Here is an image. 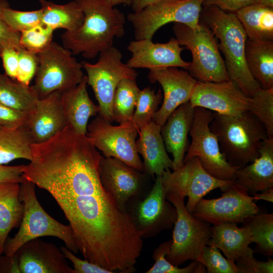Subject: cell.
<instances>
[{"mask_svg": "<svg viewBox=\"0 0 273 273\" xmlns=\"http://www.w3.org/2000/svg\"><path fill=\"white\" fill-rule=\"evenodd\" d=\"M172 30L180 46L189 49L192 61L187 70L199 82H220L230 80L224 59L211 30L200 21L199 26L192 29L174 23Z\"/></svg>", "mask_w": 273, "mask_h": 273, "instance_id": "5", "label": "cell"}, {"mask_svg": "<svg viewBox=\"0 0 273 273\" xmlns=\"http://www.w3.org/2000/svg\"><path fill=\"white\" fill-rule=\"evenodd\" d=\"M24 165L7 166L0 164V183L17 182L20 184L26 179L23 175Z\"/></svg>", "mask_w": 273, "mask_h": 273, "instance_id": "47", "label": "cell"}, {"mask_svg": "<svg viewBox=\"0 0 273 273\" xmlns=\"http://www.w3.org/2000/svg\"><path fill=\"white\" fill-rule=\"evenodd\" d=\"M42 12V24L55 30L63 28L65 31H75L81 26L84 15L81 8L74 0L65 5L38 0Z\"/></svg>", "mask_w": 273, "mask_h": 273, "instance_id": "29", "label": "cell"}, {"mask_svg": "<svg viewBox=\"0 0 273 273\" xmlns=\"http://www.w3.org/2000/svg\"><path fill=\"white\" fill-rule=\"evenodd\" d=\"M165 195L166 200L174 206L177 213L172 243L166 258L177 266L188 260L199 261L204 247L211 239V226L187 210L185 198L173 194Z\"/></svg>", "mask_w": 273, "mask_h": 273, "instance_id": "8", "label": "cell"}, {"mask_svg": "<svg viewBox=\"0 0 273 273\" xmlns=\"http://www.w3.org/2000/svg\"><path fill=\"white\" fill-rule=\"evenodd\" d=\"M140 90L136 79H124L119 83L113 101L114 121L119 124L131 121Z\"/></svg>", "mask_w": 273, "mask_h": 273, "instance_id": "32", "label": "cell"}, {"mask_svg": "<svg viewBox=\"0 0 273 273\" xmlns=\"http://www.w3.org/2000/svg\"><path fill=\"white\" fill-rule=\"evenodd\" d=\"M189 102L194 107H201L219 114L240 115L249 111L250 97L233 81L199 82Z\"/></svg>", "mask_w": 273, "mask_h": 273, "instance_id": "15", "label": "cell"}, {"mask_svg": "<svg viewBox=\"0 0 273 273\" xmlns=\"http://www.w3.org/2000/svg\"><path fill=\"white\" fill-rule=\"evenodd\" d=\"M1 74H0V76H1Z\"/></svg>", "mask_w": 273, "mask_h": 273, "instance_id": "53", "label": "cell"}, {"mask_svg": "<svg viewBox=\"0 0 273 273\" xmlns=\"http://www.w3.org/2000/svg\"><path fill=\"white\" fill-rule=\"evenodd\" d=\"M20 193V183H0V255L9 234L22 220L24 206Z\"/></svg>", "mask_w": 273, "mask_h": 273, "instance_id": "27", "label": "cell"}, {"mask_svg": "<svg viewBox=\"0 0 273 273\" xmlns=\"http://www.w3.org/2000/svg\"><path fill=\"white\" fill-rule=\"evenodd\" d=\"M33 142L26 126L0 128V164L17 159L31 160Z\"/></svg>", "mask_w": 273, "mask_h": 273, "instance_id": "30", "label": "cell"}, {"mask_svg": "<svg viewBox=\"0 0 273 273\" xmlns=\"http://www.w3.org/2000/svg\"><path fill=\"white\" fill-rule=\"evenodd\" d=\"M66 126L61 105V93L59 91L38 100L29 112L26 125L33 144L49 140Z\"/></svg>", "mask_w": 273, "mask_h": 273, "instance_id": "20", "label": "cell"}, {"mask_svg": "<svg viewBox=\"0 0 273 273\" xmlns=\"http://www.w3.org/2000/svg\"><path fill=\"white\" fill-rule=\"evenodd\" d=\"M172 243L169 240L161 243L153 251V259L155 261L152 267L146 273H205L207 270L205 266L197 260L192 262L184 267H179L169 262L166 258Z\"/></svg>", "mask_w": 273, "mask_h": 273, "instance_id": "35", "label": "cell"}, {"mask_svg": "<svg viewBox=\"0 0 273 273\" xmlns=\"http://www.w3.org/2000/svg\"><path fill=\"white\" fill-rule=\"evenodd\" d=\"M99 175L103 187L122 210L126 211V205L131 199L143 198L141 171L121 160L102 156Z\"/></svg>", "mask_w": 273, "mask_h": 273, "instance_id": "17", "label": "cell"}, {"mask_svg": "<svg viewBox=\"0 0 273 273\" xmlns=\"http://www.w3.org/2000/svg\"><path fill=\"white\" fill-rule=\"evenodd\" d=\"M20 35V32L13 29L0 17V46L12 47L18 51L23 49Z\"/></svg>", "mask_w": 273, "mask_h": 273, "instance_id": "45", "label": "cell"}, {"mask_svg": "<svg viewBox=\"0 0 273 273\" xmlns=\"http://www.w3.org/2000/svg\"><path fill=\"white\" fill-rule=\"evenodd\" d=\"M0 272L20 273L18 263L15 255H0Z\"/></svg>", "mask_w": 273, "mask_h": 273, "instance_id": "48", "label": "cell"}, {"mask_svg": "<svg viewBox=\"0 0 273 273\" xmlns=\"http://www.w3.org/2000/svg\"><path fill=\"white\" fill-rule=\"evenodd\" d=\"M139 131L131 121L113 125L98 115L88 124L86 135L104 157L118 159L143 172V163L135 144Z\"/></svg>", "mask_w": 273, "mask_h": 273, "instance_id": "11", "label": "cell"}, {"mask_svg": "<svg viewBox=\"0 0 273 273\" xmlns=\"http://www.w3.org/2000/svg\"><path fill=\"white\" fill-rule=\"evenodd\" d=\"M163 94L161 89L155 93L149 86L140 90L131 122L140 130L153 121V118L162 103Z\"/></svg>", "mask_w": 273, "mask_h": 273, "instance_id": "34", "label": "cell"}, {"mask_svg": "<svg viewBox=\"0 0 273 273\" xmlns=\"http://www.w3.org/2000/svg\"><path fill=\"white\" fill-rule=\"evenodd\" d=\"M156 177L148 193L144 198L131 199L127 204L129 206L126 208L143 239L156 236L171 229L177 217L175 208L166 199L162 175Z\"/></svg>", "mask_w": 273, "mask_h": 273, "instance_id": "12", "label": "cell"}, {"mask_svg": "<svg viewBox=\"0 0 273 273\" xmlns=\"http://www.w3.org/2000/svg\"><path fill=\"white\" fill-rule=\"evenodd\" d=\"M33 87L9 77L0 76V103L13 109L29 113L39 100Z\"/></svg>", "mask_w": 273, "mask_h": 273, "instance_id": "31", "label": "cell"}, {"mask_svg": "<svg viewBox=\"0 0 273 273\" xmlns=\"http://www.w3.org/2000/svg\"><path fill=\"white\" fill-rule=\"evenodd\" d=\"M259 213L260 208L252 197L233 183L220 197L201 199L191 213L200 220L216 225L225 222L242 223L248 217Z\"/></svg>", "mask_w": 273, "mask_h": 273, "instance_id": "14", "label": "cell"}, {"mask_svg": "<svg viewBox=\"0 0 273 273\" xmlns=\"http://www.w3.org/2000/svg\"><path fill=\"white\" fill-rule=\"evenodd\" d=\"M60 249L65 258L72 262L73 273H113L111 271L85 259L84 260L80 259L66 246H62Z\"/></svg>", "mask_w": 273, "mask_h": 273, "instance_id": "43", "label": "cell"}, {"mask_svg": "<svg viewBox=\"0 0 273 273\" xmlns=\"http://www.w3.org/2000/svg\"><path fill=\"white\" fill-rule=\"evenodd\" d=\"M162 179L165 194H173L184 198L188 197L185 207L191 213L197 203L209 193L218 188L223 192L234 183L210 175L197 157L184 162L177 169L166 170Z\"/></svg>", "mask_w": 273, "mask_h": 273, "instance_id": "13", "label": "cell"}, {"mask_svg": "<svg viewBox=\"0 0 273 273\" xmlns=\"http://www.w3.org/2000/svg\"><path fill=\"white\" fill-rule=\"evenodd\" d=\"M29 113L19 111L0 103V126L17 128L26 126Z\"/></svg>", "mask_w": 273, "mask_h": 273, "instance_id": "42", "label": "cell"}, {"mask_svg": "<svg viewBox=\"0 0 273 273\" xmlns=\"http://www.w3.org/2000/svg\"><path fill=\"white\" fill-rule=\"evenodd\" d=\"M260 0H204V5H213L231 13L253 4H260Z\"/></svg>", "mask_w": 273, "mask_h": 273, "instance_id": "46", "label": "cell"}, {"mask_svg": "<svg viewBox=\"0 0 273 273\" xmlns=\"http://www.w3.org/2000/svg\"><path fill=\"white\" fill-rule=\"evenodd\" d=\"M234 13L242 25L247 38L273 41V8L253 4Z\"/></svg>", "mask_w": 273, "mask_h": 273, "instance_id": "28", "label": "cell"}, {"mask_svg": "<svg viewBox=\"0 0 273 273\" xmlns=\"http://www.w3.org/2000/svg\"><path fill=\"white\" fill-rule=\"evenodd\" d=\"M185 48L174 38L166 43H154L149 39L132 40L127 47L131 55L126 64L134 69L180 67L187 70L190 62L181 57Z\"/></svg>", "mask_w": 273, "mask_h": 273, "instance_id": "18", "label": "cell"}, {"mask_svg": "<svg viewBox=\"0 0 273 273\" xmlns=\"http://www.w3.org/2000/svg\"><path fill=\"white\" fill-rule=\"evenodd\" d=\"M248 111L262 124L268 138H273V88H257L250 97Z\"/></svg>", "mask_w": 273, "mask_h": 273, "instance_id": "36", "label": "cell"}, {"mask_svg": "<svg viewBox=\"0 0 273 273\" xmlns=\"http://www.w3.org/2000/svg\"><path fill=\"white\" fill-rule=\"evenodd\" d=\"M199 261L208 273H239L235 261L224 257L220 250L210 242L204 247Z\"/></svg>", "mask_w": 273, "mask_h": 273, "instance_id": "38", "label": "cell"}, {"mask_svg": "<svg viewBox=\"0 0 273 273\" xmlns=\"http://www.w3.org/2000/svg\"><path fill=\"white\" fill-rule=\"evenodd\" d=\"M161 126L152 121L142 127L136 140L137 152L144 162V170L151 177L162 175L167 169L174 170V164L165 149L161 133Z\"/></svg>", "mask_w": 273, "mask_h": 273, "instance_id": "22", "label": "cell"}, {"mask_svg": "<svg viewBox=\"0 0 273 273\" xmlns=\"http://www.w3.org/2000/svg\"><path fill=\"white\" fill-rule=\"evenodd\" d=\"M252 195L254 201L262 200L272 203L273 187L260 192V193H256L252 194Z\"/></svg>", "mask_w": 273, "mask_h": 273, "instance_id": "49", "label": "cell"}, {"mask_svg": "<svg viewBox=\"0 0 273 273\" xmlns=\"http://www.w3.org/2000/svg\"><path fill=\"white\" fill-rule=\"evenodd\" d=\"M245 59L252 76L261 88H273V41L247 38Z\"/></svg>", "mask_w": 273, "mask_h": 273, "instance_id": "25", "label": "cell"}, {"mask_svg": "<svg viewBox=\"0 0 273 273\" xmlns=\"http://www.w3.org/2000/svg\"><path fill=\"white\" fill-rule=\"evenodd\" d=\"M2 127L0 126V128H1Z\"/></svg>", "mask_w": 273, "mask_h": 273, "instance_id": "52", "label": "cell"}, {"mask_svg": "<svg viewBox=\"0 0 273 273\" xmlns=\"http://www.w3.org/2000/svg\"><path fill=\"white\" fill-rule=\"evenodd\" d=\"M209 128L226 160L239 168L259 156L262 143L268 138L264 126L249 111L237 116L214 112Z\"/></svg>", "mask_w": 273, "mask_h": 273, "instance_id": "3", "label": "cell"}, {"mask_svg": "<svg viewBox=\"0 0 273 273\" xmlns=\"http://www.w3.org/2000/svg\"><path fill=\"white\" fill-rule=\"evenodd\" d=\"M234 183L250 195L273 187V138L263 141L257 158L238 169Z\"/></svg>", "mask_w": 273, "mask_h": 273, "instance_id": "23", "label": "cell"}, {"mask_svg": "<svg viewBox=\"0 0 273 273\" xmlns=\"http://www.w3.org/2000/svg\"><path fill=\"white\" fill-rule=\"evenodd\" d=\"M214 112L201 107L194 108L189 135V144L184 162L197 157L203 168L215 178L234 181L239 167L229 163L221 153L216 136L209 128Z\"/></svg>", "mask_w": 273, "mask_h": 273, "instance_id": "10", "label": "cell"}, {"mask_svg": "<svg viewBox=\"0 0 273 273\" xmlns=\"http://www.w3.org/2000/svg\"><path fill=\"white\" fill-rule=\"evenodd\" d=\"M96 63L81 62L86 73L87 84L93 90L100 108L99 115L108 121H114L112 105L114 93L123 79H136L138 73L122 61V54L112 46L99 54Z\"/></svg>", "mask_w": 273, "mask_h": 273, "instance_id": "6", "label": "cell"}, {"mask_svg": "<svg viewBox=\"0 0 273 273\" xmlns=\"http://www.w3.org/2000/svg\"><path fill=\"white\" fill-rule=\"evenodd\" d=\"M38 66L37 54L23 49L18 51V68L16 80L26 85L35 76Z\"/></svg>", "mask_w": 273, "mask_h": 273, "instance_id": "40", "label": "cell"}, {"mask_svg": "<svg viewBox=\"0 0 273 273\" xmlns=\"http://www.w3.org/2000/svg\"><path fill=\"white\" fill-rule=\"evenodd\" d=\"M200 20L219 40L218 48L224 56L230 79L251 97L261 86L252 76L246 64L245 47L247 36L236 15L213 5H204Z\"/></svg>", "mask_w": 273, "mask_h": 273, "instance_id": "2", "label": "cell"}, {"mask_svg": "<svg viewBox=\"0 0 273 273\" xmlns=\"http://www.w3.org/2000/svg\"><path fill=\"white\" fill-rule=\"evenodd\" d=\"M160 0H132L131 8L133 12H138L145 7L153 4Z\"/></svg>", "mask_w": 273, "mask_h": 273, "instance_id": "50", "label": "cell"}, {"mask_svg": "<svg viewBox=\"0 0 273 273\" xmlns=\"http://www.w3.org/2000/svg\"><path fill=\"white\" fill-rule=\"evenodd\" d=\"M81 8L84 18L81 26L61 35L63 46L73 55L88 59L113 46L115 38L125 34L124 14L109 0H74Z\"/></svg>", "mask_w": 273, "mask_h": 273, "instance_id": "1", "label": "cell"}, {"mask_svg": "<svg viewBox=\"0 0 273 273\" xmlns=\"http://www.w3.org/2000/svg\"><path fill=\"white\" fill-rule=\"evenodd\" d=\"M0 17L13 29L20 33L41 22V10L22 11L12 9L6 0H0Z\"/></svg>", "mask_w": 273, "mask_h": 273, "instance_id": "37", "label": "cell"}, {"mask_svg": "<svg viewBox=\"0 0 273 273\" xmlns=\"http://www.w3.org/2000/svg\"><path fill=\"white\" fill-rule=\"evenodd\" d=\"M54 31L40 23L20 33V44L23 49L38 54L45 50L51 44Z\"/></svg>", "mask_w": 273, "mask_h": 273, "instance_id": "39", "label": "cell"}, {"mask_svg": "<svg viewBox=\"0 0 273 273\" xmlns=\"http://www.w3.org/2000/svg\"><path fill=\"white\" fill-rule=\"evenodd\" d=\"M35 188L33 183L27 180L20 184L23 216L18 232L13 238L7 239L3 254L13 255L27 242L46 236L60 239L68 249L77 253L79 250L70 226L60 223L46 212L37 200Z\"/></svg>", "mask_w": 273, "mask_h": 273, "instance_id": "4", "label": "cell"}, {"mask_svg": "<svg viewBox=\"0 0 273 273\" xmlns=\"http://www.w3.org/2000/svg\"><path fill=\"white\" fill-rule=\"evenodd\" d=\"M148 77L150 82H158L162 88V105L153 118V121L162 126L176 108L189 101L198 81L187 70L177 67L150 70Z\"/></svg>", "mask_w": 273, "mask_h": 273, "instance_id": "16", "label": "cell"}, {"mask_svg": "<svg viewBox=\"0 0 273 273\" xmlns=\"http://www.w3.org/2000/svg\"><path fill=\"white\" fill-rule=\"evenodd\" d=\"M72 55L70 50L53 41L37 54L38 66L32 86L39 99L56 91L62 93L80 82L84 76L82 64Z\"/></svg>", "mask_w": 273, "mask_h": 273, "instance_id": "9", "label": "cell"}, {"mask_svg": "<svg viewBox=\"0 0 273 273\" xmlns=\"http://www.w3.org/2000/svg\"><path fill=\"white\" fill-rule=\"evenodd\" d=\"M194 108L187 102L176 108L161 126V133L167 152L173 157L174 170L180 167L189 146L188 135L192 125Z\"/></svg>", "mask_w": 273, "mask_h": 273, "instance_id": "21", "label": "cell"}, {"mask_svg": "<svg viewBox=\"0 0 273 273\" xmlns=\"http://www.w3.org/2000/svg\"><path fill=\"white\" fill-rule=\"evenodd\" d=\"M204 1L160 0L138 12L128 14L127 19L133 28L135 40L152 39L160 28L171 22L197 28Z\"/></svg>", "mask_w": 273, "mask_h": 273, "instance_id": "7", "label": "cell"}, {"mask_svg": "<svg viewBox=\"0 0 273 273\" xmlns=\"http://www.w3.org/2000/svg\"><path fill=\"white\" fill-rule=\"evenodd\" d=\"M242 224L250 229L257 251L266 256H272L273 214L257 213L248 217Z\"/></svg>", "mask_w": 273, "mask_h": 273, "instance_id": "33", "label": "cell"}, {"mask_svg": "<svg viewBox=\"0 0 273 273\" xmlns=\"http://www.w3.org/2000/svg\"><path fill=\"white\" fill-rule=\"evenodd\" d=\"M110 3L115 6L118 5L123 4L130 6L132 0H109Z\"/></svg>", "mask_w": 273, "mask_h": 273, "instance_id": "51", "label": "cell"}, {"mask_svg": "<svg viewBox=\"0 0 273 273\" xmlns=\"http://www.w3.org/2000/svg\"><path fill=\"white\" fill-rule=\"evenodd\" d=\"M15 255L20 273H73L60 248L40 238L27 242Z\"/></svg>", "mask_w": 273, "mask_h": 273, "instance_id": "19", "label": "cell"}, {"mask_svg": "<svg viewBox=\"0 0 273 273\" xmlns=\"http://www.w3.org/2000/svg\"><path fill=\"white\" fill-rule=\"evenodd\" d=\"M254 252L249 247L243 256L235 261L239 273H272L273 260L269 258L266 261H258L254 257Z\"/></svg>", "mask_w": 273, "mask_h": 273, "instance_id": "41", "label": "cell"}, {"mask_svg": "<svg viewBox=\"0 0 273 273\" xmlns=\"http://www.w3.org/2000/svg\"><path fill=\"white\" fill-rule=\"evenodd\" d=\"M18 50L9 47L0 46V57L5 74L16 80L18 68Z\"/></svg>", "mask_w": 273, "mask_h": 273, "instance_id": "44", "label": "cell"}, {"mask_svg": "<svg viewBox=\"0 0 273 273\" xmlns=\"http://www.w3.org/2000/svg\"><path fill=\"white\" fill-rule=\"evenodd\" d=\"M210 243L221 251L229 259L235 261L243 256L253 243L250 229L245 225L239 228L237 223L225 222L211 227Z\"/></svg>", "mask_w": 273, "mask_h": 273, "instance_id": "26", "label": "cell"}, {"mask_svg": "<svg viewBox=\"0 0 273 273\" xmlns=\"http://www.w3.org/2000/svg\"><path fill=\"white\" fill-rule=\"evenodd\" d=\"M86 75L75 86L61 93V105L67 126L76 132L86 135L90 117L100 108L90 99L87 91Z\"/></svg>", "mask_w": 273, "mask_h": 273, "instance_id": "24", "label": "cell"}]
</instances>
